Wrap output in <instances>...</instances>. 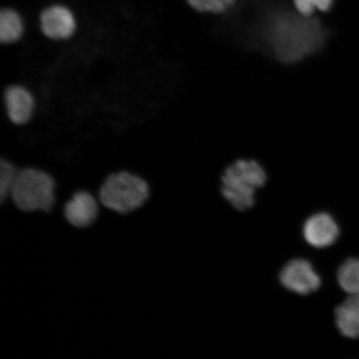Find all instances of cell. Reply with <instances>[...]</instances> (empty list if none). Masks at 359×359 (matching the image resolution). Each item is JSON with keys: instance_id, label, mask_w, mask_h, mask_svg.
<instances>
[{"instance_id": "4fadbf2b", "label": "cell", "mask_w": 359, "mask_h": 359, "mask_svg": "<svg viewBox=\"0 0 359 359\" xmlns=\"http://www.w3.org/2000/svg\"><path fill=\"white\" fill-rule=\"evenodd\" d=\"M18 170H19L10 161L2 159L0 161V204L10 201Z\"/></svg>"}, {"instance_id": "6da1fadb", "label": "cell", "mask_w": 359, "mask_h": 359, "mask_svg": "<svg viewBox=\"0 0 359 359\" xmlns=\"http://www.w3.org/2000/svg\"><path fill=\"white\" fill-rule=\"evenodd\" d=\"M151 195V188L147 180L128 170L107 175L97 193L102 208L122 215L142 208Z\"/></svg>"}, {"instance_id": "5b68a950", "label": "cell", "mask_w": 359, "mask_h": 359, "mask_svg": "<svg viewBox=\"0 0 359 359\" xmlns=\"http://www.w3.org/2000/svg\"><path fill=\"white\" fill-rule=\"evenodd\" d=\"M60 208L65 221L79 230L92 227L102 209L97 195L85 189L74 191Z\"/></svg>"}, {"instance_id": "9a60e30c", "label": "cell", "mask_w": 359, "mask_h": 359, "mask_svg": "<svg viewBox=\"0 0 359 359\" xmlns=\"http://www.w3.org/2000/svg\"><path fill=\"white\" fill-rule=\"evenodd\" d=\"M334 0H294L296 10L304 17H311L316 10L329 11L333 6Z\"/></svg>"}, {"instance_id": "8fae6325", "label": "cell", "mask_w": 359, "mask_h": 359, "mask_svg": "<svg viewBox=\"0 0 359 359\" xmlns=\"http://www.w3.org/2000/svg\"><path fill=\"white\" fill-rule=\"evenodd\" d=\"M24 33V24L19 13L11 8H4L0 13V40L10 44L20 40Z\"/></svg>"}, {"instance_id": "9c48e42d", "label": "cell", "mask_w": 359, "mask_h": 359, "mask_svg": "<svg viewBox=\"0 0 359 359\" xmlns=\"http://www.w3.org/2000/svg\"><path fill=\"white\" fill-rule=\"evenodd\" d=\"M7 114L12 123L22 125L28 123L34 111V100L28 90L22 86L8 87L4 93Z\"/></svg>"}, {"instance_id": "ba28073f", "label": "cell", "mask_w": 359, "mask_h": 359, "mask_svg": "<svg viewBox=\"0 0 359 359\" xmlns=\"http://www.w3.org/2000/svg\"><path fill=\"white\" fill-rule=\"evenodd\" d=\"M42 32L55 40L67 39L74 34L76 21L69 8L55 6L43 11L40 16Z\"/></svg>"}, {"instance_id": "3957f363", "label": "cell", "mask_w": 359, "mask_h": 359, "mask_svg": "<svg viewBox=\"0 0 359 359\" xmlns=\"http://www.w3.org/2000/svg\"><path fill=\"white\" fill-rule=\"evenodd\" d=\"M271 29L272 48L281 60L294 61L320 46L323 33L316 22L286 18Z\"/></svg>"}, {"instance_id": "52a82bcc", "label": "cell", "mask_w": 359, "mask_h": 359, "mask_svg": "<svg viewBox=\"0 0 359 359\" xmlns=\"http://www.w3.org/2000/svg\"><path fill=\"white\" fill-rule=\"evenodd\" d=\"M303 236L309 245L318 249L326 248L338 240L339 229L330 215L318 213L305 222Z\"/></svg>"}, {"instance_id": "7a4b0ae2", "label": "cell", "mask_w": 359, "mask_h": 359, "mask_svg": "<svg viewBox=\"0 0 359 359\" xmlns=\"http://www.w3.org/2000/svg\"><path fill=\"white\" fill-rule=\"evenodd\" d=\"M10 201L22 212H51L57 201L55 180L44 170L22 168L18 170Z\"/></svg>"}, {"instance_id": "277c9868", "label": "cell", "mask_w": 359, "mask_h": 359, "mask_svg": "<svg viewBox=\"0 0 359 359\" xmlns=\"http://www.w3.org/2000/svg\"><path fill=\"white\" fill-rule=\"evenodd\" d=\"M267 179L266 170L254 160H238L228 167L222 177L224 199L238 210H249L255 204V192Z\"/></svg>"}, {"instance_id": "5bb4252c", "label": "cell", "mask_w": 359, "mask_h": 359, "mask_svg": "<svg viewBox=\"0 0 359 359\" xmlns=\"http://www.w3.org/2000/svg\"><path fill=\"white\" fill-rule=\"evenodd\" d=\"M187 1L197 11L221 13L234 6L236 0H187Z\"/></svg>"}, {"instance_id": "8992f818", "label": "cell", "mask_w": 359, "mask_h": 359, "mask_svg": "<svg viewBox=\"0 0 359 359\" xmlns=\"http://www.w3.org/2000/svg\"><path fill=\"white\" fill-rule=\"evenodd\" d=\"M280 280L283 286L294 293L307 295L320 288L321 280L311 263L302 259L291 260L282 269Z\"/></svg>"}, {"instance_id": "7c38bea8", "label": "cell", "mask_w": 359, "mask_h": 359, "mask_svg": "<svg viewBox=\"0 0 359 359\" xmlns=\"http://www.w3.org/2000/svg\"><path fill=\"white\" fill-rule=\"evenodd\" d=\"M339 284L348 294H359V259H349L340 266Z\"/></svg>"}, {"instance_id": "30bf717a", "label": "cell", "mask_w": 359, "mask_h": 359, "mask_svg": "<svg viewBox=\"0 0 359 359\" xmlns=\"http://www.w3.org/2000/svg\"><path fill=\"white\" fill-rule=\"evenodd\" d=\"M335 322L344 337L359 338V294H349L346 300L337 307Z\"/></svg>"}]
</instances>
